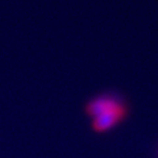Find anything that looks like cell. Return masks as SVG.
<instances>
[{
  "label": "cell",
  "instance_id": "6da1fadb",
  "mask_svg": "<svg viewBox=\"0 0 158 158\" xmlns=\"http://www.w3.org/2000/svg\"><path fill=\"white\" fill-rule=\"evenodd\" d=\"M84 112L90 118L91 129L97 134H105L127 119L131 113L129 103L117 91H104L88 100Z\"/></svg>",
  "mask_w": 158,
  "mask_h": 158
}]
</instances>
